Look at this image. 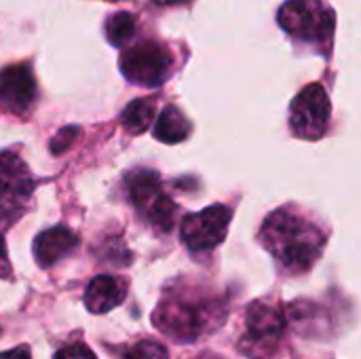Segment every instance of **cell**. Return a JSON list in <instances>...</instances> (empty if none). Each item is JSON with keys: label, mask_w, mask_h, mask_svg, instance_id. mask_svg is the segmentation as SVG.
Listing matches in <instances>:
<instances>
[{"label": "cell", "mask_w": 361, "mask_h": 359, "mask_svg": "<svg viewBox=\"0 0 361 359\" xmlns=\"http://www.w3.org/2000/svg\"><path fill=\"white\" fill-rule=\"evenodd\" d=\"M264 248L277 258V262L288 273L309 271L324 252V233L290 209L273 212L260 231Z\"/></svg>", "instance_id": "cell-1"}, {"label": "cell", "mask_w": 361, "mask_h": 359, "mask_svg": "<svg viewBox=\"0 0 361 359\" xmlns=\"http://www.w3.org/2000/svg\"><path fill=\"white\" fill-rule=\"evenodd\" d=\"M222 320V307L209 298L171 296L165 298L157 313L154 324L176 341L190 343L201 334L216 328Z\"/></svg>", "instance_id": "cell-2"}, {"label": "cell", "mask_w": 361, "mask_h": 359, "mask_svg": "<svg viewBox=\"0 0 361 359\" xmlns=\"http://www.w3.org/2000/svg\"><path fill=\"white\" fill-rule=\"evenodd\" d=\"M279 25L294 38L330 51L334 36V11L322 0H290L279 8Z\"/></svg>", "instance_id": "cell-3"}, {"label": "cell", "mask_w": 361, "mask_h": 359, "mask_svg": "<svg viewBox=\"0 0 361 359\" xmlns=\"http://www.w3.org/2000/svg\"><path fill=\"white\" fill-rule=\"evenodd\" d=\"M125 186H127L129 201L148 220V224H152L161 233L171 231L176 220V205L163 193L161 180L154 171L137 169L127 176Z\"/></svg>", "instance_id": "cell-4"}, {"label": "cell", "mask_w": 361, "mask_h": 359, "mask_svg": "<svg viewBox=\"0 0 361 359\" xmlns=\"http://www.w3.org/2000/svg\"><path fill=\"white\" fill-rule=\"evenodd\" d=\"M173 68V55L154 40H142L125 49L121 55L123 76L140 87H159Z\"/></svg>", "instance_id": "cell-5"}, {"label": "cell", "mask_w": 361, "mask_h": 359, "mask_svg": "<svg viewBox=\"0 0 361 359\" xmlns=\"http://www.w3.org/2000/svg\"><path fill=\"white\" fill-rule=\"evenodd\" d=\"M330 99L319 83L305 87L292 102L290 125L292 131L302 140H319L328 131Z\"/></svg>", "instance_id": "cell-6"}, {"label": "cell", "mask_w": 361, "mask_h": 359, "mask_svg": "<svg viewBox=\"0 0 361 359\" xmlns=\"http://www.w3.org/2000/svg\"><path fill=\"white\" fill-rule=\"evenodd\" d=\"M233 209L228 205H212L203 212L190 214L182 222V241L192 252H207L226 239Z\"/></svg>", "instance_id": "cell-7"}, {"label": "cell", "mask_w": 361, "mask_h": 359, "mask_svg": "<svg viewBox=\"0 0 361 359\" xmlns=\"http://www.w3.org/2000/svg\"><path fill=\"white\" fill-rule=\"evenodd\" d=\"M32 195V176L25 163L13 154H0V216L15 214Z\"/></svg>", "instance_id": "cell-8"}, {"label": "cell", "mask_w": 361, "mask_h": 359, "mask_svg": "<svg viewBox=\"0 0 361 359\" xmlns=\"http://www.w3.org/2000/svg\"><path fill=\"white\" fill-rule=\"evenodd\" d=\"M286 324H288V317L286 313H281V309L271 307L267 303H254L247 309V317H245V326H247L245 347H252L258 351L275 349L277 341L286 332Z\"/></svg>", "instance_id": "cell-9"}, {"label": "cell", "mask_w": 361, "mask_h": 359, "mask_svg": "<svg viewBox=\"0 0 361 359\" xmlns=\"http://www.w3.org/2000/svg\"><path fill=\"white\" fill-rule=\"evenodd\" d=\"M36 99V80L27 63L0 70V104L15 114H23Z\"/></svg>", "instance_id": "cell-10"}, {"label": "cell", "mask_w": 361, "mask_h": 359, "mask_svg": "<svg viewBox=\"0 0 361 359\" xmlns=\"http://www.w3.org/2000/svg\"><path fill=\"white\" fill-rule=\"evenodd\" d=\"M78 245V237L66 226H53L34 239V258L40 267H53Z\"/></svg>", "instance_id": "cell-11"}, {"label": "cell", "mask_w": 361, "mask_h": 359, "mask_svg": "<svg viewBox=\"0 0 361 359\" xmlns=\"http://www.w3.org/2000/svg\"><path fill=\"white\" fill-rule=\"evenodd\" d=\"M127 296V284L125 279L112 277V275H99L95 277L85 292V305L91 313H108L114 307H118Z\"/></svg>", "instance_id": "cell-12"}, {"label": "cell", "mask_w": 361, "mask_h": 359, "mask_svg": "<svg viewBox=\"0 0 361 359\" xmlns=\"http://www.w3.org/2000/svg\"><path fill=\"white\" fill-rule=\"evenodd\" d=\"M188 133H190V123H188V118L176 106H167L159 114L157 125H154V138L159 142L178 144V142L186 140Z\"/></svg>", "instance_id": "cell-13"}, {"label": "cell", "mask_w": 361, "mask_h": 359, "mask_svg": "<svg viewBox=\"0 0 361 359\" xmlns=\"http://www.w3.org/2000/svg\"><path fill=\"white\" fill-rule=\"evenodd\" d=\"M154 112H157V102L152 97L135 99L125 108V112L121 116L123 127L133 135L144 133L150 127V123L154 121Z\"/></svg>", "instance_id": "cell-14"}, {"label": "cell", "mask_w": 361, "mask_h": 359, "mask_svg": "<svg viewBox=\"0 0 361 359\" xmlns=\"http://www.w3.org/2000/svg\"><path fill=\"white\" fill-rule=\"evenodd\" d=\"M135 34V17L131 13H114L108 17L106 21V36L108 42L114 47H123L125 42H129Z\"/></svg>", "instance_id": "cell-15"}, {"label": "cell", "mask_w": 361, "mask_h": 359, "mask_svg": "<svg viewBox=\"0 0 361 359\" xmlns=\"http://www.w3.org/2000/svg\"><path fill=\"white\" fill-rule=\"evenodd\" d=\"M123 359H169L167 349L154 341H140L125 351Z\"/></svg>", "instance_id": "cell-16"}, {"label": "cell", "mask_w": 361, "mask_h": 359, "mask_svg": "<svg viewBox=\"0 0 361 359\" xmlns=\"http://www.w3.org/2000/svg\"><path fill=\"white\" fill-rule=\"evenodd\" d=\"M76 133H78V127H66V129H61V131L53 138V142H51L53 154L63 152V150L74 142V135H76Z\"/></svg>", "instance_id": "cell-17"}, {"label": "cell", "mask_w": 361, "mask_h": 359, "mask_svg": "<svg viewBox=\"0 0 361 359\" xmlns=\"http://www.w3.org/2000/svg\"><path fill=\"white\" fill-rule=\"evenodd\" d=\"M55 359H95V355L87 347H82V345H72V347L61 349L55 355Z\"/></svg>", "instance_id": "cell-18"}, {"label": "cell", "mask_w": 361, "mask_h": 359, "mask_svg": "<svg viewBox=\"0 0 361 359\" xmlns=\"http://www.w3.org/2000/svg\"><path fill=\"white\" fill-rule=\"evenodd\" d=\"M8 275H11V264H8L4 239H2V235H0V277H8Z\"/></svg>", "instance_id": "cell-19"}, {"label": "cell", "mask_w": 361, "mask_h": 359, "mask_svg": "<svg viewBox=\"0 0 361 359\" xmlns=\"http://www.w3.org/2000/svg\"><path fill=\"white\" fill-rule=\"evenodd\" d=\"M0 359H30V353H27V349H11V351H4V353H0Z\"/></svg>", "instance_id": "cell-20"}, {"label": "cell", "mask_w": 361, "mask_h": 359, "mask_svg": "<svg viewBox=\"0 0 361 359\" xmlns=\"http://www.w3.org/2000/svg\"><path fill=\"white\" fill-rule=\"evenodd\" d=\"M159 4H182V2H188V0H154Z\"/></svg>", "instance_id": "cell-21"}, {"label": "cell", "mask_w": 361, "mask_h": 359, "mask_svg": "<svg viewBox=\"0 0 361 359\" xmlns=\"http://www.w3.org/2000/svg\"><path fill=\"white\" fill-rule=\"evenodd\" d=\"M112 2H116V0H112Z\"/></svg>", "instance_id": "cell-22"}]
</instances>
